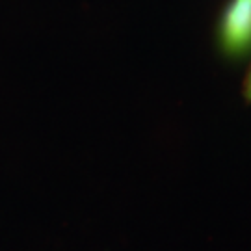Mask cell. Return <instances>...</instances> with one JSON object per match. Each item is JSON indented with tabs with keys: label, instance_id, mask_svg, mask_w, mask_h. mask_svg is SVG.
<instances>
[{
	"label": "cell",
	"instance_id": "6da1fadb",
	"mask_svg": "<svg viewBox=\"0 0 251 251\" xmlns=\"http://www.w3.org/2000/svg\"><path fill=\"white\" fill-rule=\"evenodd\" d=\"M222 41L231 52H244L251 45V0H233L222 25Z\"/></svg>",
	"mask_w": 251,
	"mask_h": 251
},
{
	"label": "cell",
	"instance_id": "7a4b0ae2",
	"mask_svg": "<svg viewBox=\"0 0 251 251\" xmlns=\"http://www.w3.org/2000/svg\"><path fill=\"white\" fill-rule=\"evenodd\" d=\"M248 97L251 99V75H250V84H248Z\"/></svg>",
	"mask_w": 251,
	"mask_h": 251
}]
</instances>
